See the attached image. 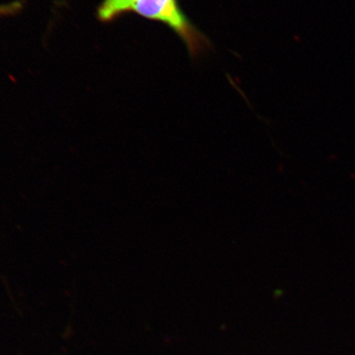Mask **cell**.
<instances>
[{
  "label": "cell",
  "mask_w": 355,
  "mask_h": 355,
  "mask_svg": "<svg viewBox=\"0 0 355 355\" xmlns=\"http://www.w3.org/2000/svg\"><path fill=\"white\" fill-rule=\"evenodd\" d=\"M150 20L163 22L183 40L194 54L204 44V38L181 11L177 0H139L132 10Z\"/></svg>",
  "instance_id": "obj_1"
},
{
  "label": "cell",
  "mask_w": 355,
  "mask_h": 355,
  "mask_svg": "<svg viewBox=\"0 0 355 355\" xmlns=\"http://www.w3.org/2000/svg\"><path fill=\"white\" fill-rule=\"evenodd\" d=\"M139 0H104L98 10L101 21H108L124 12L131 11Z\"/></svg>",
  "instance_id": "obj_2"
},
{
  "label": "cell",
  "mask_w": 355,
  "mask_h": 355,
  "mask_svg": "<svg viewBox=\"0 0 355 355\" xmlns=\"http://www.w3.org/2000/svg\"><path fill=\"white\" fill-rule=\"evenodd\" d=\"M21 4L19 3H12L8 6H0V16L11 15L19 10Z\"/></svg>",
  "instance_id": "obj_3"
}]
</instances>
